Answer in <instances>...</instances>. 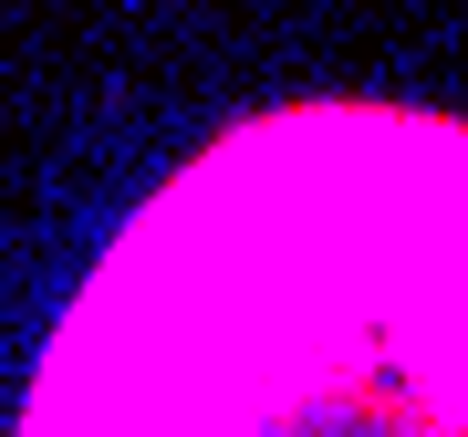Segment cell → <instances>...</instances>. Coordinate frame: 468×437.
Here are the masks:
<instances>
[{
    "instance_id": "cell-1",
    "label": "cell",
    "mask_w": 468,
    "mask_h": 437,
    "mask_svg": "<svg viewBox=\"0 0 468 437\" xmlns=\"http://www.w3.org/2000/svg\"><path fill=\"white\" fill-rule=\"evenodd\" d=\"M11 437H468V115H229L63 292Z\"/></svg>"
}]
</instances>
